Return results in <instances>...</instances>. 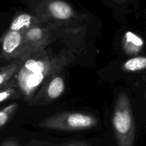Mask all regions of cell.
<instances>
[{"instance_id": "obj_1", "label": "cell", "mask_w": 146, "mask_h": 146, "mask_svg": "<svg viewBox=\"0 0 146 146\" xmlns=\"http://www.w3.org/2000/svg\"><path fill=\"white\" fill-rule=\"evenodd\" d=\"M64 63L62 58L51 56L46 50L29 56L14 76L21 95L27 100H32L41 85L54 76Z\"/></svg>"}, {"instance_id": "obj_2", "label": "cell", "mask_w": 146, "mask_h": 146, "mask_svg": "<svg viewBox=\"0 0 146 146\" xmlns=\"http://www.w3.org/2000/svg\"><path fill=\"white\" fill-rule=\"evenodd\" d=\"M112 123L118 146H133L135 123L129 98L124 93L117 98Z\"/></svg>"}, {"instance_id": "obj_3", "label": "cell", "mask_w": 146, "mask_h": 146, "mask_svg": "<svg viewBox=\"0 0 146 146\" xmlns=\"http://www.w3.org/2000/svg\"><path fill=\"white\" fill-rule=\"evenodd\" d=\"M98 124L95 117L82 113H64L49 117L39 123L42 128L61 131H80L91 128Z\"/></svg>"}, {"instance_id": "obj_4", "label": "cell", "mask_w": 146, "mask_h": 146, "mask_svg": "<svg viewBox=\"0 0 146 146\" xmlns=\"http://www.w3.org/2000/svg\"><path fill=\"white\" fill-rule=\"evenodd\" d=\"M18 58H27L24 34L20 31L8 30L1 38L0 60L11 62Z\"/></svg>"}, {"instance_id": "obj_5", "label": "cell", "mask_w": 146, "mask_h": 146, "mask_svg": "<svg viewBox=\"0 0 146 146\" xmlns=\"http://www.w3.org/2000/svg\"><path fill=\"white\" fill-rule=\"evenodd\" d=\"M23 34L27 58L35 53L45 50L50 42L49 35L45 29L37 26L26 30Z\"/></svg>"}, {"instance_id": "obj_6", "label": "cell", "mask_w": 146, "mask_h": 146, "mask_svg": "<svg viewBox=\"0 0 146 146\" xmlns=\"http://www.w3.org/2000/svg\"><path fill=\"white\" fill-rule=\"evenodd\" d=\"M47 10L50 16L58 20L66 21L74 16V9L70 4L61 0H51L47 5Z\"/></svg>"}, {"instance_id": "obj_7", "label": "cell", "mask_w": 146, "mask_h": 146, "mask_svg": "<svg viewBox=\"0 0 146 146\" xmlns=\"http://www.w3.org/2000/svg\"><path fill=\"white\" fill-rule=\"evenodd\" d=\"M144 45L143 38L132 31H126L124 34L123 46L124 51L129 55H136Z\"/></svg>"}, {"instance_id": "obj_8", "label": "cell", "mask_w": 146, "mask_h": 146, "mask_svg": "<svg viewBox=\"0 0 146 146\" xmlns=\"http://www.w3.org/2000/svg\"><path fill=\"white\" fill-rule=\"evenodd\" d=\"M34 26H36V22H35L34 17L27 13H21L13 19L9 30L24 32Z\"/></svg>"}, {"instance_id": "obj_9", "label": "cell", "mask_w": 146, "mask_h": 146, "mask_svg": "<svg viewBox=\"0 0 146 146\" xmlns=\"http://www.w3.org/2000/svg\"><path fill=\"white\" fill-rule=\"evenodd\" d=\"M24 61L22 58H18L0 67V86L7 84L17 75Z\"/></svg>"}, {"instance_id": "obj_10", "label": "cell", "mask_w": 146, "mask_h": 146, "mask_svg": "<svg viewBox=\"0 0 146 146\" xmlns=\"http://www.w3.org/2000/svg\"><path fill=\"white\" fill-rule=\"evenodd\" d=\"M65 89V83L64 78L60 76H56L49 81L46 88L48 98L55 100L61 96Z\"/></svg>"}, {"instance_id": "obj_11", "label": "cell", "mask_w": 146, "mask_h": 146, "mask_svg": "<svg viewBox=\"0 0 146 146\" xmlns=\"http://www.w3.org/2000/svg\"><path fill=\"white\" fill-rule=\"evenodd\" d=\"M20 96L21 93L17 87L14 77L7 84L0 86V103L19 98Z\"/></svg>"}, {"instance_id": "obj_12", "label": "cell", "mask_w": 146, "mask_h": 146, "mask_svg": "<svg viewBox=\"0 0 146 146\" xmlns=\"http://www.w3.org/2000/svg\"><path fill=\"white\" fill-rule=\"evenodd\" d=\"M122 68L127 71H138L146 68V57L135 56L127 60L122 66Z\"/></svg>"}, {"instance_id": "obj_13", "label": "cell", "mask_w": 146, "mask_h": 146, "mask_svg": "<svg viewBox=\"0 0 146 146\" xmlns=\"http://www.w3.org/2000/svg\"><path fill=\"white\" fill-rule=\"evenodd\" d=\"M18 104H11L5 108L0 109V128L6 125L15 113Z\"/></svg>"}, {"instance_id": "obj_14", "label": "cell", "mask_w": 146, "mask_h": 146, "mask_svg": "<svg viewBox=\"0 0 146 146\" xmlns=\"http://www.w3.org/2000/svg\"><path fill=\"white\" fill-rule=\"evenodd\" d=\"M1 146H19L17 145V143L14 141H11V140H8V141H4V143L2 144Z\"/></svg>"}, {"instance_id": "obj_15", "label": "cell", "mask_w": 146, "mask_h": 146, "mask_svg": "<svg viewBox=\"0 0 146 146\" xmlns=\"http://www.w3.org/2000/svg\"><path fill=\"white\" fill-rule=\"evenodd\" d=\"M66 146H86L85 144H81V143H77V144H71V145H68Z\"/></svg>"}]
</instances>
